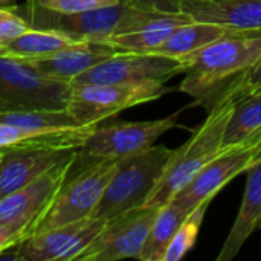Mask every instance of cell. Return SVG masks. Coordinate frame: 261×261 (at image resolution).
Listing matches in <instances>:
<instances>
[{"label":"cell","instance_id":"cell-1","mask_svg":"<svg viewBox=\"0 0 261 261\" xmlns=\"http://www.w3.org/2000/svg\"><path fill=\"white\" fill-rule=\"evenodd\" d=\"M248 90L242 76L234 80L225 92L208 109L205 121L193 130L191 138L174 150V154L162 174L159 184L150 194L145 206L161 208L185 188L208 164L219 158L226 148L223 145L225 132L240 95Z\"/></svg>","mask_w":261,"mask_h":261},{"label":"cell","instance_id":"cell-2","mask_svg":"<svg viewBox=\"0 0 261 261\" xmlns=\"http://www.w3.org/2000/svg\"><path fill=\"white\" fill-rule=\"evenodd\" d=\"M261 58V31H236L184 58L177 90L210 109L225 89L249 72Z\"/></svg>","mask_w":261,"mask_h":261},{"label":"cell","instance_id":"cell-3","mask_svg":"<svg viewBox=\"0 0 261 261\" xmlns=\"http://www.w3.org/2000/svg\"><path fill=\"white\" fill-rule=\"evenodd\" d=\"M14 9L34 29L57 31L80 41H106L110 37L138 31L173 15L168 12L147 11L121 2L76 14L50 11L29 0L23 8Z\"/></svg>","mask_w":261,"mask_h":261},{"label":"cell","instance_id":"cell-4","mask_svg":"<svg viewBox=\"0 0 261 261\" xmlns=\"http://www.w3.org/2000/svg\"><path fill=\"white\" fill-rule=\"evenodd\" d=\"M173 154L174 150L168 147L153 145L136 154L118 159L116 168L92 217L110 220L145 206Z\"/></svg>","mask_w":261,"mask_h":261},{"label":"cell","instance_id":"cell-5","mask_svg":"<svg viewBox=\"0 0 261 261\" xmlns=\"http://www.w3.org/2000/svg\"><path fill=\"white\" fill-rule=\"evenodd\" d=\"M116 162L112 159H90L78 173L69 174L34 225L31 236L92 217L116 168Z\"/></svg>","mask_w":261,"mask_h":261},{"label":"cell","instance_id":"cell-6","mask_svg":"<svg viewBox=\"0 0 261 261\" xmlns=\"http://www.w3.org/2000/svg\"><path fill=\"white\" fill-rule=\"evenodd\" d=\"M72 84L41 76L24 61L0 55V113L67 109Z\"/></svg>","mask_w":261,"mask_h":261},{"label":"cell","instance_id":"cell-7","mask_svg":"<svg viewBox=\"0 0 261 261\" xmlns=\"http://www.w3.org/2000/svg\"><path fill=\"white\" fill-rule=\"evenodd\" d=\"M170 90L161 83L72 86L67 110L81 125H96L125 109L156 101Z\"/></svg>","mask_w":261,"mask_h":261},{"label":"cell","instance_id":"cell-8","mask_svg":"<svg viewBox=\"0 0 261 261\" xmlns=\"http://www.w3.org/2000/svg\"><path fill=\"white\" fill-rule=\"evenodd\" d=\"M78 156L80 153L61 161L26 187L0 197V223L17 236L18 243L31 236L34 225L43 216L58 188L73 171Z\"/></svg>","mask_w":261,"mask_h":261},{"label":"cell","instance_id":"cell-9","mask_svg":"<svg viewBox=\"0 0 261 261\" xmlns=\"http://www.w3.org/2000/svg\"><path fill=\"white\" fill-rule=\"evenodd\" d=\"M179 112L165 118L139 122H116L110 125L98 124L83 142L80 153L90 159L118 161L154 145L167 132L177 127Z\"/></svg>","mask_w":261,"mask_h":261},{"label":"cell","instance_id":"cell-10","mask_svg":"<svg viewBox=\"0 0 261 261\" xmlns=\"http://www.w3.org/2000/svg\"><path fill=\"white\" fill-rule=\"evenodd\" d=\"M184 72L185 63L177 58L158 54L118 52L116 55L78 75L70 84H165L170 78Z\"/></svg>","mask_w":261,"mask_h":261},{"label":"cell","instance_id":"cell-11","mask_svg":"<svg viewBox=\"0 0 261 261\" xmlns=\"http://www.w3.org/2000/svg\"><path fill=\"white\" fill-rule=\"evenodd\" d=\"M158 208L142 206L106 222L96 239L76 258L80 261H119L125 258L138 260Z\"/></svg>","mask_w":261,"mask_h":261},{"label":"cell","instance_id":"cell-12","mask_svg":"<svg viewBox=\"0 0 261 261\" xmlns=\"http://www.w3.org/2000/svg\"><path fill=\"white\" fill-rule=\"evenodd\" d=\"M260 154L261 135L245 144L228 147L173 199L182 203L190 213L203 203H211L232 179L246 173Z\"/></svg>","mask_w":261,"mask_h":261},{"label":"cell","instance_id":"cell-13","mask_svg":"<svg viewBox=\"0 0 261 261\" xmlns=\"http://www.w3.org/2000/svg\"><path fill=\"white\" fill-rule=\"evenodd\" d=\"M107 220L89 217L81 222L54 228L31 236L15 245L6 258L17 261H72L76 260L96 239Z\"/></svg>","mask_w":261,"mask_h":261},{"label":"cell","instance_id":"cell-14","mask_svg":"<svg viewBox=\"0 0 261 261\" xmlns=\"http://www.w3.org/2000/svg\"><path fill=\"white\" fill-rule=\"evenodd\" d=\"M0 161V197L34 182L61 161L80 153L55 142L28 144L5 148Z\"/></svg>","mask_w":261,"mask_h":261},{"label":"cell","instance_id":"cell-15","mask_svg":"<svg viewBox=\"0 0 261 261\" xmlns=\"http://www.w3.org/2000/svg\"><path fill=\"white\" fill-rule=\"evenodd\" d=\"M116 54L118 50L104 41H78L44 57L18 60L44 78L70 84L78 75Z\"/></svg>","mask_w":261,"mask_h":261},{"label":"cell","instance_id":"cell-16","mask_svg":"<svg viewBox=\"0 0 261 261\" xmlns=\"http://www.w3.org/2000/svg\"><path fill=\"white\" fill-rule=\"evenodd\" d=\"M193 21L217 23L234 31H261V0H180Z\"/></svg>","mask_w":261,"mask_h":261},{"label":"cell","instance_id":"cell-17","mask_svg":"<svg viewBox=\"0 0 261 261\" xmlns=\"http://www.w3.org/2000/svg\"><path fill=\"white\" fill-rule=\"evenodd\" d=\"M261 229V154L246 171V185L237 217L225 239L217 261L234 260L246 242Z\"/></svg>","mask_w":261,"mask_h":261},{"label":"cell","instance_id":"cell-18","mask_svg":"<svg viewBox=\"0 0 261 261\" xmlns=\"http://www.w3.org/2000/svg\"><path fill=\"white\" fill-rule=\"evenodd\" d=\"M236 32L226 26L217 23H205V21H190L180 26H176L167 40L153 52L158 55H165L177 60H184L210 43L220 40L229 34Z\"/></svg>","mask_w":261,"mask_h":261},{"label":"cell","instance_id":"cell-19","mask_svg":"<svg viewBox=\"0 0 261 261\" xmlns=\"http://www.w3.org/2000/svg\"><path fill=\"white\" fill-rule=\"evenodd\" d=\"M193 21L184 12L173 14L158 23L148 24L138 31L119 34L110 37L104 43L115 47L118 52H130V54H153L170 35V32L180 24Z\"/></svg>","mask_w":261,"mask_h":261},{"label":"cell","instance_id":"cell-20","mask_svg":"<svg viewBox=\"0 0 261 261\" xmlns=\"http://www.w3.org/2000/svg\"><path fill=\"white\" fill-rule=\"evenodd\" d=\"M96 125H80L73 128L49 132V130H31V128H23V127L0 122V150L17 147V145L44 144V142H55V144L66 145L69 148L80 150L86 138Z\"/></svg>","mask_w":261,"mask_h":261},{"label":"cell","instance_id":"cell-21","mask_svg":"<svg viewBox=\"0 0 261 261\" xmlns=\"http://www.w3.org/2000/svg\"><path fill=\"white\" fill-rule=\"evenodd\" d=\"M261 135V87L245 90L231 113L223 145L225 148L245 144Z\"/></svg>","mask_w":261,"mask_h":261},{"label":"cell","instance_id":"cell-22","mask_svg":"<svg viewBox=\"0 0 261 261\" xmlns=\"http://www.w3.org/2000/svg\"><path fill=\"white\" fill-rule=\"evenodd\" d=\"M190 214L191 213L176 199H171L158 208V214L148 232L145 246L138 260L162 261L171 239Z\"/></svg>","mask_w":261,"mask_h":261},{"label":"cell","instance_id":"cell-23","mask_svg":"<svg viewBox=\"0 0 261 261\" xmlns=\"http://www.w3.org/2000/svg\"><path fill=\"white\" fill-rule=\"evenodd\" d=\"M80 40H75L66 34L57 32V31H47V29H34L23 32L21 35L0 43V55L12 57V58H37L44 57L49 54H54L57 50H61L67 46H72L73 43H78Z\"/></svg>","mask_w":261,"mask_h":261},{"label":"cell","instance_id":"cell-24","mask_svg":"<svg viewBox=\"0 0 261 261\" xmlns=\"http://www.w3.org/2000/svg\"><path fill=\"white\" fill-rule=\"evenodd\" d=\"M0 122L11 124L31 130H66L80 127L81 124L67 110H20V112H3L0 113Z\"/></svg>","mask_w":261,"mask_h":261},{"label":"cell","instance_id":"cell-25","mask_svg":"<svg viewBox=\"0 0 261 261\" xmlns=\"http://www.w3.org/2000/svg\"><path fill=\"white\" fill-rule=\"evenodd\" d=\"M210 203H203L191 211V214L185 219V222L179 226L174 237L171 239L162 261H180L196 245L205 213Z\"/></svg>","mask_w":261,"mask_h":261},{"label":"cell","instance_id":"cell-26","mask_svg":"<svg viewBox=\"0 0 261 261\" xmlns=\"http://www.w3.org/2000/svg\"><path fill=\"white\" fill-rule=\"evenodd\" d=\"M29 2H34L46 9L63 12V14H76V12L119 3V0H29Z\"/></svg>","mask_w":261,"mask_h":261},{"label":"cell","instance_id":"cell-27","mask_svg":"<svg viewBox=\"0 0 261 261\" xmlns=\"http://www.w3.org/2000/svg\"><path fill=\"white\" fill-rule=\"evenodd\" d=\"M29 29L31 26L28 24V21L14 8H0V43L9 41Z\"/></svg>","mask_w":261,"mask_h":261},{"label":"cell","instance_id":"cell-28","mask_svg":"<svg viewBox=\"0 0 261 261\" xmlns=\"http://www.w3.org/2000/svg\"><path fill=\"white\" fill-rule=\"evenodd\" d=\"M119 2L136 6V8H142L147 11L168 12V14L180 12V8H179L180 0H119Z\"/></svg>","mask_w":261,"mask_h":261},{"label":"cell","instance_id":"cell-29","mask_svg":"<svg viewBox=\"0 0 261 261\" xmlns=\"http://www.w3.org/2000/svg\"><path fill=\"white\" fill-rule=\"evenodd\" d=\"M242 83L248 90L255 89V87H261V58L249 72H246L242 76Z\"/></svg>","mask_w":261,"mask_h":261},{"label":"cell","instance_id":"cell-30","mask_svg":"<svg viewBox=\"0 0 261 261\" xmlns=\"http://www.w3.org/2000/svg\"><path fill=\"white\" fill-rule=\"evenodd\" d=\"M17 243H18L17 236L8 226L0 223V255H3L9 249H12Z\"/></svg>","mask_w":261,"mask_h":261},{"label":"cell","instance_id":"cell-31","mask_svg":"<svg viewBox=\"0 0 261 261\" xmlns=\"http://www.w3.org/2000/svg\"><path fill=\"white\" fill-rule=\"evenodd\" d=\"M15 0H0V8L2 6H9L11 3H14Z\"/></svg>","mask_w":261,"mask_h":261},{"label":"cell","instance_id":"cell-32","mask_svg":"<svg viewBox=\"0 0 261 261\" xmlns=\"http://www.w3.org/2000/svg\"><path fill=\"white\" fill-rule=\"evenodd\" d=\"M2 158H3V151L0 150V161H2Z\"/></svg>","mask_w":261,"mask_h":261}]
</instances>
